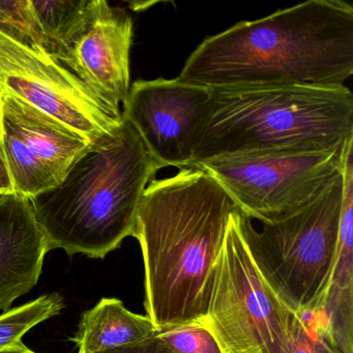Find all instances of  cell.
Masks as SVG:
<instances>
[{
    "mask_svg": "<svg viewBox=\"0 0 353 353\" xmlns=\"http://www.w3.org/2000/svg\"><path fill=\"white\" fill-rule=\"evenodd\" d=\"M352 75V6L309 0L204 39L176 79L206 88H340Z\"/></svg>",
    "mask_w": 353,
    "mask_h": 353,
    "instance_id": "1",
    "label": "cell"
},
{
    "mask_svg": "<svg viewBox=\"0 0 353 353\" xmlns=\"http://www.w3.org/2000/svg\"><path fill=\"white\" fill-rule=\"evenodd\" d=\"M236 210L226 190L201 169L150 181L133 237L143 257L146 316L157 330L205 317L216 260Z\"/></svg>",
    "mask_w": 353,
    "mask_h": 353,
    "instance_id": "2",
    "label": "cell"
},
{
    "mask_svg": "<svg viewBox=\"0 0 353 353\" xmlns=\"http://www.w3.org/2000/svg\"><path fill=\"white\" fill-rule=\"evenodd\" d=\"M159 170L123 119L92 140L55 187L30 198L49 251L104 259L134 236L142 194Z\"/></svg>",
    "mask_w": 353,
    "mask_h": 353,
    "instance_id": "3",
    "label": "cell"
},
{
    "mask_svg": "<svg viewBox=\"0 0 353 353\" xmlns=\"http://www.w3.org/2000/svg\"><path fill=\"white\" fill-rule=\"evenodd\" d=\"M208 90L190 168L235 154L336 150L353 138L348 86Z\"/></svg>",
    "mask_w": 353,
    "mask_h": 353,
    "instance_id": "4",
    "label": "cell"
},
{
    "mask_svg": "<svg viewBox=\"0 0 353 353\" xmlns=\"http://www.w3.org/2000/svg\"><path fill=\"white\" fill-rule=\"evenodd\" d=\"M342 197L343 172L303 208L262 223L261 231L239 210L241 233L258 272L293 314L323 309L336 264Z\"/></svg>",
    "mask_w": 353,
    "mask_h": 353,
    "instance_id": "5",
    "label": "cell"
},
{
    "mask_svg": "<svg viewBox=\"0 0 353 353\" xmlns=\"http://www.w3.org/2000/svg\"><path fill=\"white\" fill-rule=\"evenodd\" d=\"M292 312L268 288L232 212L214 268L205 317L222 353H288Z\"/></svg>",
    "mask_w": 353,
    "mask_h": 353,
    "instance_id": "6",
    "label": "cell"
},
{
    "mask_svg": "<svg viewBox=\"0 0 353 353\" xmlns=\"http://www.w3.org/2000/svg\"><path fill=\"white\" fill-rule=\"evenodd\" d=\"M330 150H290L235 154L198 163L250 220L270 222L315 199L343 172L347 146Z\"/></svg>",
    "mask_w": 353,
    "mask_h": 353,
    "instance_id": "7",
    "label": "cell"
},
{
    "mask_svg": "<svg viewBox=\"0 0 353 353\" xmlns=\"http://www.w3.org/2000/svg\"><path fill=\"white\" fill-rule=\"evenodd\" d=\"M0 94L19 99L72 128L88 142L114 131L121 111L101 100L52 55L0 32Z\"/></svg>",
    "mask_w": 353,
    "mask_h": 353,
    "instance_id": "8",
    "label": "cell"
},
{
    "mask_svg": "<svg viewBox=\"0 0 353 353\" xmlns=\"http://www.w3.org/2000/svg\"><path fill=\"white\" fill-rule=\"evenodd\" d=\"M131 16L105 0L86 1L73 23L49 44L51 55L115 110L131 88Z\"/></svg>",
    "mask_w": 353,
    "mask_h": 353,
    "instance_id": "9",
    "label": "cell"
},
{
    "mask_svg": "<svg viewBox=\"0 0 353 353\" xmlns=\"http://www.w3.org/2000/svg\"><path fill=\"white\" fill-rule=\"evenodd\" d=\"M208 99V88L176 78L138 80L130 88L121 115L159 169L190 168Z\"/></svg>",
    "mask_w": 353,
    "mask_h": 353,
    "instance_id": "10",
    "label": "cell"
},
{
    "mask_svg": "<svg viewBox=\"0 0 353 353\" xmlns=\"http://www.w3.org/2000/svg\"><path fill=\"white\" fill-rule=\"evenodd\" d=\"M48 252L30 198L18 193L0 196L1 311L36 286Z\"/></svg>",
    "mask_w": 353,
    "mask_h": 353,
    "instance_id": "11",
    "label": "cell"
},
{
    "mask_svg": "<svg viewBox=\"0 0 353 353\" xmlns=\"http://www.w3.org/2000/svg\"><path fill=\"white\" fill-rule=\"evenodd\" d=\"M319 314L341 352L353 353V142L345 154L336 264Z\"/></svg>",
    "mask_w": 353,
    "mask_h": 353,
    "instance_id": "12",
    "label": "cell"
},
{
    "mask_svg": "<svg viewBox=\"0 0 353 353\" xmlns=\"http://www.w3.org/2000/svg\"><path fill=\"white\" fill-rule=\"evenodd\" d=\"M1 97V119L61 181L90 142L44 111L9 94Z\"/></svg>",
    "mask_w": 353,
    "mask_h": 353,
    "instance_id": "13",
    "label": "cell"
},
{
    "mask_svg": "<svg viewBox=\"0 0 353 353\" xmlns=\"http://www.w3.org/2000/svg\"><path fill=\"white\" fill-rule=\"evenodd\" d=\"M157 332L148 316L133 313L119 299L104 297L82 313L71 341L78 347V353H97L148 342L154 339Z\"/></svg>",
    "mask_w": 353,
    "mask_h": 353,
    "instance_id": "14",
    "label": "cell"
},
{
    "mask_svg": "<svg viewBox=\"0 0 353 353\" xmlns=\"http://www.w3.org/2000/svg\"><path fill=\"white\" fill-rule=\"evenodd\" d=\"M0 143L15 193L32 198L59 183L50 169L32 154L12 125L3 119Z\"/></svg>",
    "mask_w": 353,
    "mask_h": 353,
    "instance_id": "15",
    "label": "cell"
},
{
    "mask_svg": "<svg viewBox=\"0 0 353 353\" xmlns=\"http://www.w3.org/2000/svg\"><path fill=\"white\" fill-rule=\"evenodd\" d=\"M65 307L59 293L42 295L34 301L0 315V350L22 342V336L40 324L59 315Z\"/></svg>",
    "mask_w": 353,
    "mask_h": 353,
    "instance_id": "16",
    "label": "cell"
},
{
    "mask_svg": "<svg viewBox=\"0 0 353 353\" xmlns=\"http://www.w3.org/2000/svg\"><path fill=\"white\" fill-rule=\"evenodd\" d=\"M0 32L30 48L49 52L30 7V0L0 1Z\"/></svg>",
    "mask_w": 353,
    "mask_h": 353,
    "instance_id": "17",
    "label": "cell"
},
{
    "mask_svg": "<svg viewBox=\"0 0 353 353\" xmlns=\"http://www.w3.org/2000/svg\"><path fill=\"white\" fill-rule=\"evenodd\" d=\"M288 353H342L319 313H292Z\"/></svg>",
    "mask_w": 353,
    "mask_h": 353,
    "instance_id": "18",
    "label": "cell"
},
{
    "mask_svg": "<svg viewBox=\"0 0 353 353\" xmlns=\"http://www.w3.org/2000/svg\"><path fill=\"white\" fill-rule=\"evenodd\" d=\"M86 1L88 0H30L32 14L48 49L49 44L61 36L79 16Z\"/></svg>",
    "mask_w": 353,
    "mask_h": 353,
    "instance_id": "19",
    "label": "cell"
},
{
    "mask_svg": "<svg viewBox=\"0 0 353 353\" xmlns=\"http://www.w3.org/2000/svg\"><path fill=\"white\" fill-rule=\"evenodd\" d=\"M154 339L172 353H222L210 332L197 323L164 326Z\"/></svg>",
    "mask_w": 353,
    "mask_h": 353,
    "instance_id": "20",
    "label": "cell"
},
{
    "mask_svg": "<svg viewBox=\"0 0 353 353\" xmlns=\"http://www.w3.org/2000/svg\"><path fill=\"white\" fill-rule=\"evenodd\" d=\"M97 353H172L163 346L158 340L152 339L141 344L130 345V346L119 347Z\"/></svg>",
    "mask_w": 353,
    "mask_h": 353,
    "instance_id": "21",
    "label": "cell"
},
{
    "mask_svg": "<svg viewBox=\"0 0 353 353\" xmlns=\"http://www.w3.org/2000/svg\"><path fill=\"white\" fill-rule=\"evenodd\" d=\"M12 193H15L13 181L10 175L9 168H8L3 146L0 143V196Z\"/></svg>",
    "mask_w": 353,
    "mask_h": 353,
    "instance_id": "22",
    "label": "cell"
},
{
    "mask_svg": "<svg viewBox=\"0 0 353 353\" xmlns=\"http://www.w3.org/2000/svg\"><path fill=\"white\" fill-rule=\"evenodd\" d=\"M0 353H37L34 351L30 350V348L23 344V342L18 343L14 346L7 347V348L0 350Z\"/></svg>",
    "mask_w": 353,
    "mask_h": 353,
    "instance_id": "23",
    "label": "cell"
},
{
    "mask_svg": "<svg viewBox=\"0 0 353 353\" xmlns=\"http://www.w3.org/2000/svg\"><path fill=\"white\" fill-rule=\"evenodd\" d=\"M0 140H1V97H0Z\"/></svg>",
    "mask_w": 353,
    "mask_h": 353,
    "instance_id": "24",
    "label": "cell"
}]
</instances>
